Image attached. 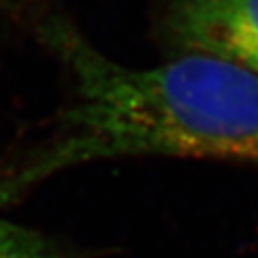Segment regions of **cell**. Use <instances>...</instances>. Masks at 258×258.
I'll return each instance as SVG.
<instances>
[{"label":"cell","mask_w":258,"mask_h":258,"mask_svg":"<svg viewBox=\"0 0 258 258\" xmlns=\"http://www.w3.org/2000/svg\"><path fill=\"white\" fill-rule=\"evenodd\" d=\"M0 258H67V254L47 235L0 219Z\"/></svg>","instance_id":"3"},{"label":"cell","mask_w":258,"mask_h":258,"mask_svg":"<svg viewBox=\"0 0 258 258\" xmlns=\"http://www.w3.org/2000/svg\"><path fill=\"white\" fill-rule=\"evenodd\" d=\"M48 47L72 72L76 101L50 144L0 179V203L69 167L122 156H181L258 163V74L190 52L137 69L97 50L72 24L50 18Z\"/></svg>","instance_id":"1"},{"label":"cell","mask_w":258,"mask_h":258,"mask_svg":"<svg viewBox=\"0 0 258 258\" xmlns=\"http://www.w3.org/2000/svg\"><path fill=\"white\" fill-rule=\"evenodd\" d=\"M169 29L190 52L222 57L258 74V0H179Z\"/></svg>","instance_id":"2"}]
</instances>
